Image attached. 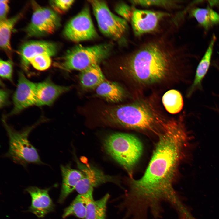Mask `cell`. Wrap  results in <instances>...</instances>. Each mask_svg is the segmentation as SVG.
<instances>
[{"mask_svg":"<svg viewBox=\"0 0 219 219\" xmlns=\"http://www.w3.org/2000/svg\"><path fill=\"white\" fill-rule=\"evenodd\" d=\"M152 156L143 176L130 178L134 191L146 197L156 199L172 195L177 169L188 141L185 127L181 120L163 123Z\"/></svg>","mask_w":219,"mask_h":219,"instance_id":"6da1fadb","label":"cell"},{"mask_svg":"<svg viewBox=\"0 0 219 219\" xmlns=\"http://www.w3.org/2000/svg\"><path fill=\"white\" fill-rule=\"evenodd\" d=\"M173 40L165 37L142 44L124 59L122 68L136 82L144 84L163 79L187 54Z\"/></svg>","mask_w":219,"mask_h":219,"instance_id":"7a4b0ae2","label":"cell"},{"mask_svg":"<svg viewBox=\"0 0 219 219\" xmlns=\"http://www.w3.org/2000/svg\"><path fill=\"white\" fill-rule=\"evenodd\" d=\"M107 122L127 128L157 132L162 120L143 102H137L107 109L103 112Z\"/></svg>","mask_w":219,"mask_h":219,"instance_id":"3957f363","label":"cell"},{"mask_svg":"<svg viewBox=\"0 0 219 219\" xmlns=\"http://www.w3.org/2000/svg\"><path fill=\"white\" fill-rule=\"evenodd\" d=\"M103 145L107 153L126 170L130 178H132L133 168L143 150L139 139L131 134L114 133L105 139Z\"/></svg>","mask_w":219,"mask_h":219,"instance_id":"277c9868","label":"cell"},{"mask_svg":"<svg viewBox=\"0 0 219 219\" xmlns=\"http://www.w3.org/2000/svg\"><path fill=\"white\" fill-rule=\"evenodd\" d=\"M112 46L110 43L89 47L77 45L67 51L54 66L66 71H81L107 58Z\"/></svg>","mask_w":219,"mask_h":219,"instance_id":"5b68a950","label":"cell"},{"mask_svg":"<svg viewBox=\"0 0 219 219\" xmlns=\"http://www.w3.org/2000/svg\"><path fill=\"white\" fill-rule=\"evenodd\" d=\"M2 120L9 140V149L5 156L24 166L29 163L43 164L37 150L28 139L30 133L41 121L21 131H17L7 124L5 119Z\"/></svg>","mask_w":219,"mask_h":219,"instance_id":"8992f818","label":"cell"},{"mask_svg":"<svg viewBox=\"0 0 219 219\" xmlns=\"http://www.w3.org/2000/svg\"><path fill=\"white\" fill-rule=\"evenodd\" d=\"M89 2L101 32L114 40L121 38L127 29V21L112 13L104 1L92 0Z\"/></svg>","mask_w":219,"mask_h":219,"instance_id":"52a82bcc","label":"cell"},{"mask_svg":"<svg viewBox=\"0 0 219 219\" xmlns=\"http://www.w3.org/2000/svg\"><path fill=\"white\" fill-rule=\"evenodd\" d=\"M33 12L26 31L30 36H39L53 33L60 26L61 20L56 12L32 2Z\"/></svg>","mask_w":219,"mask_h":219,"instance_id":"ba28073f","label":"cell"},{"mask_svg":"<svg viewBox=\"0 0 219 219\" xmlns=\"http://www.w3.org/2000/svg\"><path fill=\"white\" fill-rule=\"evenodd\" d=\"M68 40L78 42L94 39L98 34L94 25L89 7L85 6L67 23L63 31Z\"/></svg>","mask_w":219,"mask_h":219,"instance_id":"9c48e42d","label":"cell"},{"mask_svg":"<svg viewBox=\"0 0 219 219\" xmlns=\"http://www.w3.org/2000/svg\"><path fill=\"white\" fill-rule=\"evenodd\" d=\"M78 167L84 174L77 184L75 190L79 194H85L93 190L94 187L107 182H112L120 186L116 178L105 174L98 169L77 161Z\"/></svg>","mask_w":219,"mask_h":219,"instance_id":"30bf717a","label":"cell"},{"mask_svg":"<svg viewBox=\"0 0 219 219\" xmlns=\"http://www.w3.org/2000/svg\"><path fill=\"white\" fill-rule=\"evenodd\" d=\"M36 83L30 81L21 72L13 97L14 107L10 114H17L23 109L36 105Z\"/></svg>","mask_w":219,"mask_h":219,"instance_id":"8fae6325","label":"cell"},{"mask_svg":"<svg viewBox=\"0 0 219 219\" xmlns=\"http://www.w3.org/2000/svg\"><path fill=\"white\" fill-rule=\"evenodd\" d=\"M168 13L147 10H134L131 22L133 32L136 36L154 31Z\"/></svg>","mask_w":219,"mask_h":219,"instance_id":"7c38bea8","label":"cell"},{"mask_svg":"<svg viewBox=\"0 0 219 219\" xmlns=\"http://www.w3.org/2000/svg\"><path fill=\"white\" fill-rule=\"evenodd\" d=\"M57 50V46L52 42L44 41L26 42L22 45L19 51L22 66L27 70L30 60L34 57L41 54L53 56L56 54Z\"/></svg>","mask_w":219,"mask_h":219,"instance_id":"4fadbf2b","label":"cell"},{"mask_svg":"<svg viewBox=\"0 0 219 219\" xmlns=\"http://www.w3.org/2000/svg\"><path fill=\"white\" fill-rule=\"evenodd\" d=\"M50 189V188L42 189L33 186L26 189L31 197L29 211L39 218L43 217L54 209V205L49 194Z\"/></svg>","mask_w":219,"mask_h":219,"instance_id":"5bb4252c","label":"cell"},{"mask_svg":"<svg viewBox=\"0 0 219 219\" xmlns=\"http://www.w3.org/2000/svg\"><path fill=\"white\" fill-rule=\"evenodd\" d=\"M71 89L70 86L56 85L50 78L36 83V105L38 106H50L60 95Z\"/></svg>","mask_w":219,"mask_h":219,"instance_id":"9a60e30c","label":"cell"},{"mask_svg":"<svg viewBox=\"0 0 219 219\" xmlns=\"http://www.w3.org/2000/svg\"><path fill=\"white\" fill-rule=\"evenodd\" d=\"M62 182L58 202L63 203L67 197L75 190L76 186L84 174L80 170L72 169L69 165H61Z\"/></svg>","mask_w":219,"mask_h":219,"instance_id":"2e32d148","label":"cell"},{"mask_svg":"<svg viewBox=\"0 0 219 219\" xmlns=\"http://www.w3.org/2000/svg\"><path fill=\"white\" fill-rule=\"evenodd\" d=\"M216 37L213 35L208 47L197 67L194 81L190 87L187 94L190 96L198 88L201 86V83L207 73L210 63L213 47Z\"/></svg>","mask_w":219,"mask_h":219,"instance_id":"e0dca14e","label":"cell"},{"mask_svg":"<svg viewBox=\"0 0 219 219\" xmlns=\"http://www.w3.org/2000/svg\"><path fill=\"white\" fill-rule=\"evenodd\" d=\"M79 80L82 87L84 89H96L105 80L99 64H95L81 71Z\"/></svg>","mask_w":219,"mask_h":219,"instance_id":"ac0fdd59","label":"cell"},{"mask_svg":"<svg viewBox=\"0 0 219 219\" xmlns=\"http://www.w3.org/2000/svg\"><path fill=\"white\" fill-rule=\"evenodd\" d=\"M96 92L98 96L113 103L121 101L125 95L124 89L118 83L106 80L96 88Z\"/></svg>","mask_w":219,"mask_h":219,"instance_id":"d6986e66","label":"cell"},{"mask_svg":"<svg viewBox=\"0 0 219 219\" xmlns=\"http://www.w3.org/2000/svg\"><path fill=\"white\" fill-rule=\"evenodd\" d=\"M93 190L84 194H79L71 204L64 210L62 218L64 219L73 215L81 219H85L87 203L89 197L93 195Z\"/></svg>","mask_w":219,"mask_h":219,"instance_id":"ffe728a7","label":"cell"},{"mask_svg":"<svg viewBox=\"0 0 219 219\" xmlns=\"http://www.w3.org/2000/svg\"><path fill=\"white\" fill-rule=\"evenodd\" d=\"M190 14L206 30L219 24V14L209 7L195 8Z\"/></svg>","mask_w":219,"mask_h":219,"instance_id":"44dd1931","label":"cell"},{"mask_svg":"<svg viewBox=\"0 0 219 219\" xmlns=\"http://www.w3.org/2000/svg\"><path fill=\"white\" fill-rule=\"evenodd\" d=\"M110 197L106 194L100 199L94 200L93 195L90 196L86 205L85 219H106V206Z\"/></svg>","mask_w":219,"mask_h":219,"instance_id":"7402d4cb","label":"cell"},{"mask_svg":"<svg viewBox=\"0 0 219 219\" xmlns=\"http://www.w3.org/2000/svg\"><path fill=\"white\" fill-rule=\"evenodd\" d=\"M21 14H19L9 19L0 21V46L9 56L12 49L10 39L13 28L19 18Z\"/></svg>","mask_w":219,"mask_h":219,"instance_id":"603a6c76","label":"cell"},{"mask_svg":"<svg viewBox=\"0 0 219 219\" xmlns=\"http://www.w3.org/2000/svg\"><path fill=\"white\" fill-rule=\"evenodd\" d=\"M162 101L166 110L171 114L179 113L183 106L182 95L176 90L171 89L166 92L162 96Z\"/></svg>","mask_w":219,"mask_h":219,"instance_id":"cb8c5ba5","label":"cell"},{"mask_svg":"<svg viewBox=\"0 0 219 219\" xmlns=\"http://www.w3.org/2000/svg\"><path fill=\"white\" fill-rule=\"evenodd\" d=\"M130 2L133 5L143 6H157L170 8L176 6L178 1L173 0H132Z\"/></svg>","mask_w":219,"mask_h":219,"instance_id":"d4e9b609","label":"cell"},{"mask_svg":"<svg viewBox=\"0 0 219 219\" xmlns=\"http://www.w3.org/2000/svg\"><path fill=\"white\" fill-rule=\"evenodd\" d=\"M30 63L37 70L41 71L46 70L51 65L50 56L47 54L38 55L30 60Z\"/></svg>","mask_w":219,"mask_h":219,"instance_id":"484cf974","label":"cell"},{"mask_svg":"<svg viewBox=\"0 0 219 219\" xmlns=\"http://www.w3.org/2000/svg\"><path fill=\"white\" fill-rule=\"evenodd\" d=\"M134 10L131 7L123 2L119 3L115 8L117 14L127 21H131Z\"/></svg>","mask_w":219,"mask_h":219,"instance_id":"4316f807","label":"cell"},{"mask_svg":"<svg viewBox=\"0 0 219 219\" xmlns=\"http://www.w3.org/2000/svg\"><path fill=\"white\" fill-rule=\"evenodd\" d=\"M12 66L10 61L0 60V74L3 78L12 81Z\"/></svg>","mask_w":219,"mask_h":219,"instance_id":"83f0119b","label":"cell"},{"mask_svg":"<svg viewBox=\"0 0 219 219\" xmlns=\"http://www.w3.org/2000/svg\"><path fill=\"white\" fill-rule=\"evenodd\" d=\"M74 1L55 0L50 1V4L53 9L56 12H63L68 10L74 3Z\"/></svg>","mask_w":219,"mask_h":219,"instance_id":"f1b7e54d","label":"cell"},{"mask_svg":"<svg viewBox=\"0 0 219 219\" xmlns=\"http://www.w3.org/2000/svg\"><path fill=\"white\" fill-rule=\"evenodd\" d=\"M8 0H0V19L2 20L6 19V17L9 10Z\"/></svg>","mask_w":219,"mask_h":219,"instance_id":"f546056e","label":"cell"},{"mask_svg":"<svg viewBox=\"0 0 219 219\" xmlns=\"http://www.w3.org/2000/svg\"><path fill=\"white\" fill-rule=\"evenodd\" d=\"M8 94L7 92L3 89H1L0 92V107L3 106L7 99Z\"/></svg>","mask_w":219,"mask_h":219,"instance_id":"4dcf8cb0","label":"cell"}]
</instances>
